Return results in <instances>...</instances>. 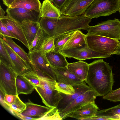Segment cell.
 Returning a JSON list of instances; mask_svg holds the SVG:
<instances>
[{"mask_svg": "<svg viewBox=\"0 0 120 120\" xmlns=\"http://www.w3.org/2000/svg\"><path fill=\"white\" fill-rule=\"evenodd\" d=\"M5 94L1 89H0V103L1 105L5 109L9 111L10 107L5 102L4 97Z\"/></svg>", "mask_w": 120, "mask_h": 120, "instance_id": "obj_39", "label": "cell"}, {"mask_svg": "<svg viewBox=\"0 0 120 120\" xmlns=\"http://www.w3.org/2000/svg\"><path fill=\"white\" fill-rule=\"evenodd\" d=\"M73 86L75 90L74 94L67 95L60 93L62 98L59 101L57 107L59 113L65 108L80 95L92 90L88 85L86 84L85 81L81 84Z\"/></svg>", "mask_w": 120, "mask_h": 120, "instance_id": "obj_15", "label": "cell"}, {"mask_svg": "<svg viewBox=\"0 0 120 120\" xmlns=\"http://www.w3.org/2000/svg\"><path fill=\"white\" fill-rule=\"evenodd\" d=\"M39 0H16L8 8H20L39 13L41 6Z\"/></svg>", "mask_w": 120, "mask_h": 120, "instance_id": "obj_24", "label": "cell"}, {"mask_svg": "<svg viewBox=\"0 0 120 120\" xmlns=\"http://www.w3.org/2000/svg\"><path fill=\"white\" fill-rule=\"evenodd\" d=\"M99 109L95 102H90L74 112L70 117L78 120H85L95 115Z\"/></svg>", "mask_w": 120, "mask_h": 120, "instance_id": "obj_18", "label": "cell"}, {"mask_svg": "<svg viewBox=\"0 0 120 120\" xmlns=\"http://www.w3.org/2000/svg\"><path fill=\"white\" fill-rule=\"evenodd\" d=\"M3 4L7 7H9L16 0H2Z\"/></svg>", "mask_w": 120, "mask_h": 120, "instance_id": "obj_41", "label": "cell"}, {"mask_svg": "<svg viewBox=\"0 0 120 120\" xmlns=\"http://www.w3.org/2000/svg\"><path fill=\"white\" fill-rule=\"evenodd\" d=\"M0 34L17 39L8 30L6 27L0 20Z\"/></svg>", "mask_w": 120, "mask_h": 120, "instance_id": "obj_37", "label": "cell"}, {"mask_svg": "<svg viewBox=\"0 0 120 120\" xmlns=\"http://www.w3.org/2000/svg\"><path fill=\"white\" fill-rule=\"evenodd\" d=\"M85 82L98 96H103L111 92L114 82L112 67L102 59L89 64Z\"/></svg>", "mask_w": 120, "mask_h": 120, "instance_id": "obj_1", "label": "cell"}, {"mask_svg": "<svg viewBox=\"0 0 120 120\" xmlns=\"http://www.w3.org/2000/svg\"><path fill=\"white\" fill-rule=\"evenodd\" d=\"M86 36V34H83L80 30L74 31L61 51L79 48L85 45Z\"/></svg>", "mask_w": 120, "mask_h": 120, "instance_id": "obj_20", "label": "cell"}, {"mask_svg": "<svg viewBox=\"0 0 120 120\" xmlns=\"http://www.w3.org/2000/svg\"><path fill=\"white\" fill-rule=\"evenodd\" d=\"M38 76L40 83L35 87V89L46 106L57 108L62 97L60 93L56 89V81L48 77Z\"/></svg>", "mask_w": 120, "mask_h": 120, "instance_id": "obj_3", "label": "cell"}, {"mask_svg": "<svg viewBox=\"0 0 120 120\" xmlns=\"http://www.w3.org/2000/svg\"><path fill=\"white\" fill-rule=\"evenodd\" d=\"M88 35H95L115 40H120V21L115 18L109 19L93 26H90L87 29Z\"/></svg>", "mask_w": 120, "mask_h": 120, "instance_id": "obj_7", "label": "cell"}, {"mask_svg": "<svg viewBox=\"0 0 120 120\" xmlns=\"http://www.w3.org/2000/svg\"><path fill=\"white\" fill-rule=\"evenodd\" d=\"M49 62L53 67H67L69 63L66 57L59 52L52 51L45 53Z\"/></svg>", "mask_w": 120, "mask_h": 120, "instance_id": "obj_25", "label": "cell"}, {"mask_svg": "<svg viewBox=\"0 0 120 120\" xmlns=\"http://www.w3.org/2000/svg\"><path fill=\"white\" fill-rule=\"evenodd\" d=\"M54 39L49 37L47 38L43 43L40 50L43 53H46L54 51Z\"/></svg>", "mask_w": 120, "mask_h": 120, "instance_id": "obj_33", "label": "cell"}, {"mask_svg": "<svg viewBox=\"0 0 120 120\" xmlns=\"http://www.w3.org/2000/svg\"><path fill=\"white\" fill-rule=\"evenodd\" d=\"M119 41L101 36L86 34V45L96 52L111 55L115 54Z\"/></svg>", "mask_w": 120, "mask_h": 120, "instance_id": "obj_5", "label": "cell"}, {"mask_svg": "<svg viewBox=\"0 0 120 120\" xmlns=\"http://www.w3.org/2000/svg\"><path fill=\"white\" fill-rule=\"evenodd\" d=\"M74 31H71L61 34L55 38H54V51L59 52L61 51Z\"/></svg>", "mask_w": 120, "mask_h": 120, "instance_id": "obj_29", "label": "cell"}, {"mask_svg": "<svg viewBox=\"0 0 120 120\" xmlns=\"http://www.w3.org/2000/svg\"><path fill=\"white\" fill-rule=\"evenodd\" d=\"M55 73L56 81L72 86L81 84L83 81L71 73L67 67H53Z\"/></svg>", "mask_w": 120, "mask_h": 120, "instance_id": "obj_17", "label": "cell"}, {"mask_svg": "<svg viewBox=\"0 0 120 120\" xmlns=\"http://www.w3.org/2000/svg\"><path fill=\"white\" fill-rule=\"evenodd\" d=\"M17 94H31L35 89V86L22 75H18L16 79Z\"/></svg>", "mask_w": 120, "mask_h": 120, "instance_id": "obj_23", "label": "cell"}, {"mask_svg": "<svg viewBox=\"0 0 120 120\" xmlns=\"http://www.w3.org/2000/svg\"><path fill=\"white\" fill-rule=\"evenodd\" d=\"M67 67L69 71L78 78L83 81H85L89 69V64L80 60L68 63Z\"/></svg>", "mask_w": 120, "mask_h": 120, "instance_id": "obj_21", "label": "cell"}, {"mask_svg": "<svg viewBox=\"0 0 120 120\" xmlns=\"http://www.w3.org/2000/svg\"><path fill=\"white\" fill-rule=\"evenodd\" d=\"M16 95L6 94L4 97L5 102L9 106L11 105L15 101L16 98Z\"/></svg>", "mask_w": 120, "mask_h": 120, "instance_id": "obj_38", "label": "cell"}, {"mask_svg": "<svg viewBox=\"0 0 120 120\" xmlns=\"http://www.w3.org/2000/svg\"><path fill=\"white\" fill-rule=\"evenodd\" d=\"M22 28L29 46L40 27L39 22L25 20L21 23Z\"/></svg>", "mask_w": 120, "mask_h": 120, "instance_id": "obj_19", "label": "cell"}, {"mask_svg": "<svg viewBox=\"0 0 120 120\" xmlns=\"http://www.w3.org/2000/svg\"><path fill=\"white\" fill-rule=\"evenodd\" d=\"M50 37L40 27L30 46L29 52L31 53L40 50L45 40Z\"/></svg>", "mask_w": 120, "mask_h": 120, "instance_id": "obj_27", "label": "cell"}, {"mask_svg": "<svg viewBox=\"0 0 120 120\" xmlns=\"http://www.w3.org/2000/svg\"><path fill=\"white\" fill-rule=\"evenodd\" d=\"M5 48L8 52L13 65V69L17 75H22L32 70L29 63L26 61L17 54L0 37Z\"/></svg>", "mask_w": 120, "mask_h": 120, "instance_id": "obj_14", "label": "cell"}, {"mask_svg": "<svg viewBox=\"0 0 120 120\" xmlns=\"http://www.w3.org/2000/svg\"><path fill=\"white\" fill-rule=\"evenodd\" d=\"M94 0H67L60 9L63 15L78 16L84 13Z\"/></svg>", "mask_w": 120, "mask_h": 120, "instance_id": "obj_11", "label": "cell"}, {"mask_svg": "<svg viewBox=\"0 0 120 120\" xmlns=\"http://www.w3.org/2000/svg\"><path fill=\"white\" fill-rule=\"evenodd\" d=\"M5 12L0 5V19L4 17L5 16Z\"/></svg>", "mask_w": 120, "mask_h": 120, "instance_id": "obj_42", "label": "cell"}, {"mask_svg": "<svg viewBox=\"0 0 120 120\" xmlns=\"http://www.w3.org/2000/svg\"><path fill=\"white\" fill-rule=\"evenodd\" d=\"M62 14L60 9L55 6L50 0H44L41 5L39 16L40 19L43 17L58 18Z\"/></svg>", "mask_w": 120, "mask_h": 120, "instance_id": "obj_22", "label": "cell"}, {"mask_svg": "<svg viewBox=\"0 0 120 120\" xmlns=\"http://www.w3.org/2000/svg\"><path fill=\"white\" fill-rule=\"evenodd\" d=\"M91 19L82 15L69 16L62 15L58 18H53V26L49 36L54 38L56 36L76 30H86L90 27Z\"/></svg>", "mask_w": 120, "mask_h": 120, "instance_id": "obj_2", "label": "cell"}, {"mask_svg": "<svg viewBox=\"0 0 120 120\" xmlns=\"http://www.w3.org/2000/svg\"><path fill=\"white\" fill-rule=\"evenodd\" d=\"M119 12H120V7H119Z\"/></svg>", "mask_w": 120, "mask_h": 120, "instance_id": "obj_44", "label": "cell"}, {"mask_svg": "<svg viewBox=\"0 0 120 120\" xmlns=\"http://www.w3.org/2000/svg\"><path fill=\"white\" fill-rule=\"evenodd\" d=\"M0 61L11 67L13 69V65L11 59L0 39Z\"/></svg>", "mask_w": 120, "mask_h": 120, "instance_id": "obj_31", "label": "cell"}, {"mask_svg": "<svg viewBox=\"0 0 120 120\" xmlns=\"http://www.w3.org/2000/svg\"><path fill=\"white\" fill-rule=\"evenodd\" d=\"M0 34V37L2 39L14 52L24 60L30 63V60L28 54L16 44L13 41L12 38Z\"/></svg>", "mask_w": 120, "mask_h": 120, "instance_id": "obj_28", "label": "cell"}, {"mask_svg": "<svg viewBox=\"0 0 120 120\" xmlns=\"http://www.w3.org/2000/svg\"><path fill=\"white\" fill-rule=\"evenodd\" d=\"M22 75L35 87L39 85L40 80L38 75L33 70L26 72Z\"/></svg>", "mask_w": 120, "mask_h": 120, "instance_id": "obj_35", "label": "cell"}, {"mask_svg": "<svg viewBox=\"0 0 120 120\" xmlns=\"http://www.w3.org/2000/svg\"><path fill=\"white\" fill-rule=\"evenodd\" d=\"M9 106L10 108L9 111L16 116L20 114L26 107L25 103L20 99L18 95H16V99L14 102Z\"/></svg>", "mask_w": 120, "mask_h": 120, "instance_id": "obj_30", "label": "cell"}, {"mask_svg": "<svg viewBox=\"0 0 120 120\" xmlns=\"http://www.w3.org/2000/svg\"><path fill=\"white\" fill-rule=\"evenodd\" d=\"M6 11L7 14L21 23L25 20L39 22L40 19L39 13L34 11L20 8H8Z\"/></svg>", "mask_w": 120, "mask_h": 120, "instance_id": "obj_16", "label": "cell"}, {"mask_svg": "<svg viewBox=\"0 0 120 120\" xmlns=\"http://www.w3.org/2000/svg\"><path fill=\"white\" fill-rule=\"evenodd\" d=\"M98 94L91 90L80 95L65 108L59 112L62 120L70 117L75 111L85 105L95 102Z\"/></svg>", "mask_w": 120, "mask_h": 120, "instance_id": "obj_9", "label": "cell"}, {"mask_svg": "<svg viewBox=\"0 0 120 120\" xmlns=\"http://www.w3.org/2000/svg\"><path fill=\"white\" fill-rule=\"evenodd\" d=\"M28 54L31 68L38 76L49 77L56 80L53 68L48 61L45 53L39 50L29 53Z\"/></svg>", "mask_w": 120, "mask_h": 120, "instance_id": "obj_6", "label": "cell"}, {"mask_svg": "<svg viewBox=\"0 0 120 120\" xmlns=\"http://www.w3.org/2000/svg\"><path fill=\"white\" fill-rule=\"evenodd\" d=\"M119 0V1H120V0Z\"/></svg>", "mask_w": 120, "mask_h": 120, "instance_id": "obj_45", "label": "cell"}, {"mask_svg": "<svg viewBox=\"0 0 120 120\" xmlns=\"http://www.w3.org/2000/svg\"><path fill=\"white\" fill-rule=\"evenodd\" d=\"M25 109L16 116L25 120H40L52 108L36 104L29 99Z\"/></svg>", "mask_w": 120, "mask_h": 120, "instance_id": "obj_12", "label": "cell"}, {"mask_svg": "<svg viewBox=\"0 0 120 120\" xmlns=\"http://www.w3.org/2000/svg\"><path fill=\"white\" fill-rule=\"evenodd\" d=\"M57 8L61 9L67 0H50Z\"/></svg>", "mask_w": 120, "mask_h": 120, "instance_id": "obj_40", "label": "cell"}, {"mask_svg": "<svg viewBox=\"0 0 120 120\" xmlns=\"http://www.w3.org/2000/svg\"><path fill=\"white\" fill-rule=\"evenodd\" d=\"M104 99L111 101H120V88L112 91L103 97Z\"/></svg>", "mask_w": 120, "mask_h": 120, "instance_id": "obj_36", "label": "cell"}, {"mask_svg": "<svg viewBox=\"0 0 120 120\" xmlns=\"http://www.w3.org/2000/svg\"><path fill=\"white\" fill-rule=\"evenodd\" d=\"M40 120H62L56 108H52Z\"/></svg>", "mask_w": 120, "mask_h": 120, "instance_id": "obj_34", "label": "cell"}, {"mask_svg": "<svg viewBox=\"0 0 120 120\" xmlns=\"http://www.w3.org/2000/svg\"><path fill=\"white\" fill-rule=\"evenodd\" d=\"M55 88L60 93L66 94H72L75 92L73 86L59 82H56Z\"/></svg>", "mask_w": 120, "mask_h": 120, "instance_id": "obj_32", "label": "cell"}, {"mask_svg": "<svg viewBox=\"0 0 120 120\" xmlns=\"http://www.w3.org/2000/svg\"><path fill=\"white\" fill-rule=\"evenodd\" d=\"M7 29L28 49L29 46L22 28L21 23L7 14L0 19Z\"/></svg>", "mask_w": 120, "mask_h": 120, "instance_id": "obj_13", "label": "cell"}, {"mask_svg": "<svg viewBox=\"0 0 120 120\" xmlns=\"http://www.w3.org/2000/svg\"><path fill=\"white\" fill-rule=\"evenodd\" d=\"M17 75L11 67L0 61V89L5 94L18 95L16 84Z\"/></svg>", "mask_w": 120, "mask_h": 120, "instance_id": "obj_8", "label": "cell"}, {"mask_svg": "<svg viewBox=\"0 0 120 120\" xmlns=\"http://www.w3.org/2000/svg\"><path fill=\"white\" fill-rule=\"evenodd\" d=\"M119 0H94L82 14L91 19L109 16L119 11Z\"/></svg>", "mask_w": 120, "mask_h": 120, "instance_id": "obj_4", "label": "cell"}, {"mask_svg": "<svg viewBox=\"0 0 120 120\" xmlns=\"http://www.w3.org/2000/svg\"><path fill=\"white\" fill-rule=\"evenodd\" d=\"M95 115L108 120H120V104L109 108L98 110Z\"/></svg>", "mask_w": 120, "mask_h": 120, "instance_id": "obj_26", "label": "cell"}, {"mask_svg": "<svg viewBox=\"0 0 120 120\" xmlns=\"http://www.w3.org/2000/svg\"><path fill=\"white\" fill-rule=\"evenodd\" d=\"M115 54L120 55V44L118 45Z\"/></svg>", "mask_w": 120, "mask_h": 120, "instance_id": "obj_43", "label": "cell"}, {"mask_svg": "<svg viewBox=\"0 0 120 120\" xmlns=\"http://www.w3.org/2000/svg\"><path fill=\"white\" fill-rule=\"evenodd\" d=\"M60 52L66 57L72 58L79 60L108 58L111 55L96 52L88 47L86 45L82 47L62 50Z\"/></svg>", "mask_w": 120, "mask_h": 120, "instance_id": "obj_10", "label": "cell"}]
</instances>
